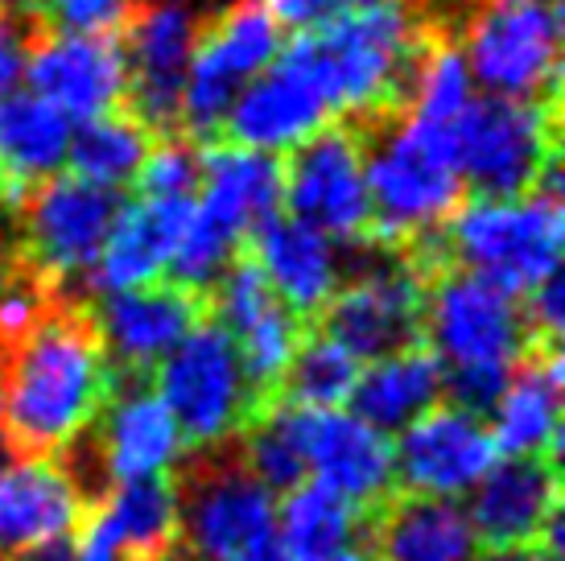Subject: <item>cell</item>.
Masks as SVG:
<instances>
[{"mask_svg": "<svg viewBox=\"0 0 565 561\" xmlns=\"http://www.w3.org/2000/svg\"><path fill=\"white\" fill-rule=\"evenodd\" d=\"M111 396V368L92 301L54 294L0 359V421L17 458H54L87 434Z\"/></svg>", "mask_w": 565, "mask_h": 561, "instance_id": "1", "label": "cell"}, {"mask_svg": "<svg viewBox=\"0 0 565 561\" xmlns=\"http://www.w3.org/2000/svg\"><path fill=\"white\" fill-rule=\"evenodd\" d=\"M339 125H347L360 149L363 187L372 203V227L363 235L367 244L405 252L462 207L467 190L455 173L446 133L408 116H339Z\"/></svg>", "mask_w": 565, "mask_h": 561, "instance_id": "2", "label": "cell"}, {"mask_svg": "<svg viewBox=\"0 0 565 561\" xmlns=\"http://www.w3.org/2000/svg\"><path fill=\"white\" fill-rule=\"evenodd\" d=\"M446 149L467 199H562V95L541 104L475 95L446 128Z\"/></svg>", "mask_w": 565, "mask_h": 561, "instance_id": "3", "label": "cell"}, {"mask_svg": "<svg viewBox=\"0 0 565 561\" xmlns=\"http://www.w3.org/2000/svg\"><path fill=\"white\" fill-rule=\"evenodd\" d=\"M178 553L186 561H285L277 499L239 463L236 442L178 463Z\"/></svg>", "mask_w": 565, "mask_h": 561, "instance_id": "4", "label": "cell"}, {"mask_svg": "<svg viewBox=\"0 0 565 561\" xmlns=\"http://www.w3.org/2000/svg\"><path fill=\"white\" fill-rule=\"evenodd\" d=\"M343 285L334 289L310 327L355 359H388L425 347V297L429 285L405 261L367 240L343 244Z\"/></svg>", "mask_w": 565, "mask_h": 561, "instance_id": "5", "label": "cell"}, {"mask_svg": "<svg viewBox=\"0 0 565 561\" xmlns=\"http://www.w3.org/2000/svg\"><path fill=\"white\" fill-rule=\"evenodd\" d=\"M458 54L495 99L541 104L562 95V0H475Z\"/></svg>", "mask_w": 565, "mask_h": 561, "instance_id": "6", "label": "cell"}, {"mask_svg": "<svg viewBox=\"0 0 565 561\" xmlns=\"http://www.w3.org/2000/svg\"><path fill=\"white\" fill-rule=\"evenodd\" d=\"M562 232V199L553 194H529L512 203L462 199V207L441 223V244L455 268L495 280L524 301L536 285L557 277Z\"/></svg>", "mask_w": 565, "mask_h": 561, "instance_id": "7", "label": "cell"}, {"mask_svg": "<svg viewBox=\"0 0 565 561\" xmlns=\"http://www.w3.org/2000/svg\"><path fill=\"white\" fill-rule=\"evenodd\" d=\"M149 389L190 451L236 442L239 430L265 409L244 375L236 343L211 314L149 372Z\"/></svg>", "mask_w": 565, "mask_h": 561, "instance_id": "8", "label": "cell"}, {"mask_svg": "<svg viewBox=\"0 0 565 561\" xmlns=\"http://www.w3.org/2000/svg\"><path fill=\"white\" fill-rule=\"evenodd\" d=\"M425 347L441 372H516L520 359L536 347L524 301L500 289L495 280L446 268L429 280L425 297Z\"/></svg>", "mask_w": 565, "mask_h": 561, "instance_id": "9", "label": "cell"}, {"mask_svg": "<svg viewBox=\"0 0 565 561\" xmlns=\"http://www.w3.org/2000/svg\"><path fill=\"white\" fill-rule=\"evenodd\" d=\"M281 46V25L273 21L265 4L232 0L220 13L206 17L199 42H194V54H190L178 137L199 145V149L215 145L236 95L260 71H268Z\"/></svg>", "mask_w": 565, "mask_h": 561, "instance_id": "10", "label": "cell"}, {"mask_svg": "<svg viewBox=\"0 0 565 561\" xmlns=\"http://www.w3.org/2000/svg\"><path fill=\"white\" fill-rule=\"evenodd\" d=\"M125 203L128 199L120 190L92 187L75 173H54L50 182L25 194L17 215L25 265L58 294L83 297V280L99 261Z\"/></svg>", "mask_w": 565, "mask_h": 561, "instance_id": "11", "label": "cell"}, {"mask_svg": "<svg viewBox=\"0 0 565 561\" xmlns=\"http://www.w3.org/2000/svg\"><path fill=\"white\" fill-rule=\"evenodd\" d=\"M206 13L178 0H145L120 33L125 50V112L141 120L158 140L178 137L182 120V87H186L190 54L199 42Z\"/></svg>", "mask_w": 565, "mask_h": 561, "instance_id": "12", "label": "cell"}, {"mask_svg": "<svg viewBox=\"0 0 565 561\" xmlns=\"http://www.w3.org/2000/svg\"><path fill=\"white\" fill-rule=\"evenodd\" d=\"M330 116L334 108L327 99V87H322L315 63L306 59L301 42L294 38L268 63V71H260L236 95L220 140L252 149V154L298 149L301 140H310L330 125Z\"/></svg>", "mask_w": 565, "mask_h": 561, "instance_id": "13", "label": "cell"}, {"mask_svg": "<svg viewBox=\"0 0 565 561\" xmlns=\"http://www.w3.org/2000/svg\"><path fill=\"white\" fill-rule=\"evenodd\" d=\"M281 203L334 244H355L372 227L363 166L347 125H327L281 161Z\"/></svg>", "mask_w": 565, "mask_h": 561, "instance_id": "14", "label": "cell"}, {"mask_svg": "<svg viewBox=\"0 0 565 561\" xmlns=\"http://www.w3.org/2000/svg\"><path fill=\"white\" fill-rule=\"evenodd\" d=\"M206 301H211V318L236 343L239 363H244V375H248L256 401L268 405L310 322L294 318L277 301V294L268 289L265 273L248 256V248L232 261V268L223 273Z\"/></svg>", "mask_w": 565, "mask_h": 561, "instance_id": "15", "label": "cell"}, {"mask_svg": "<svg viewBox=\"0 0 565 561\" xmlns=\"http://www.w3.org/2000/svg\"><path fill=\"white\" fill-rule=\"evenodd\" d=\"M206 314H211V301L173 280L104 294V301L92 306V318L108 356L111 380H149V372Z\"/></svg>", "mask_w": 565, "mask_h": 561, "instance_id": "16", "label": "cell"}, {"mask_svg": "<svg viewBox=\"0 0 565 561\" xmlns=\"http://www.w3.org/2000/svg\"><path fill=\"white\" fill-rule=\"evenodd\" d=\"M495 458L500 454L483 417L438 405L413 421L393 446L396 487H405V496L458 504V496L475 491V484L495 467Z\"/></svg>", "mask_w": 565, "mask_h": 561, "instance_id": "17", "label": "cell"}, {"mask_svg": "<svg viewBox=\"0 0 565 561\" xmlns=\"http://www.w3.org/2000/svg\"><path fill=\"white\" fill-rule=\"evenodd\" d=\"M38 99L58 108L71 120H99L111 112H125V50L120 38H63L38 33L25 59Z\"/></svg>", "mask_w": 565, "mask_h": 561, "instance_id": "18", "label": "cell"}, {"mask_svg": "<svg viewBox=\"0 0 565 561\" xmlns=\"http://www.w3.org/2000/svg\"><path fill=\"white\" fill-rule=\"evenodd\" d=\"M87 434L99 451L111 487L137 484V479H166L186 454V442L166 405L153 396L149 380H111L108 405L99 409Z\"/></svg>", "mask_w": 565, "mask_h": 561, "instance_id": "19", "label": "cell"}, {"mask_svg": "<svg viewBox=\"0 0 565 561\" xmlns=\"http://www.w3.org/2000/svg\"><path fill=\"white\" fill-rule=\"evenodd\" d=\"M301 446H306V470L315 475V484L330 487L360 512L372 516L384 499L396 496L393 442L343 409H327V413L301 409Z\"/></svg>", "mask_w": 565, "mask_h": 561, "instance_id": "20", "label": "cell"}, {"mask_svg": "<svg viewBox=\"0 0 565 561\" xmlns=\"http://www.w3.org/2000/svg\"><path fill=\"white\" fill-rule=\"evenodd\" d=\"M248 256L294 318H318L343 285V244L294 215H273L248 235Z\"/></svg>", "mask_w": 565, "mask_h": 561, "instance_id": "21", "label": "cell"}, {"mask_svg": "<svg viewBox=\"0 0 565 561\" xmlns=\"http://www.w3.org/2000/svg\"><path fill=\"white\" fill-rule=\"evenodd\" d=\"M557 467L553 458H495V467L471 491L467 520L487 549L533 546L557 520Z\"/></svg>", "mask_w": 565, "mask_h": 561, "instance_id": "22", "label": "cell"}, {"mask_svg": "<svg viewBox=\"0 0 565 561\" xmlns=\"http://www.w3.org/2000/svg\"><path fill=\"white\" fill-rule=\"evenodd\" d=\"M199 157H203V182H199L203 203H194V215L211 232L244 248L260 223L281 215V157L252 154L227 140L199 149Z\"/></svg>", "mask_w": 565, "mask_h": 561, "instance_id": "23", "label": "cell"}, {"mask_svg": "<svg viewBox=\"0 0 565 561\" xmlns=\"http://www.w3.org/2000/svg\"><path fill=\"white\" fill-rule=\"evenodd\" d=\"M92 512L58 458H17L0 470V558L66 541Z\"/></svg>", "mask_w": 565, "mask_h": 561, "instance_id": "24", "label": "cell"}, {"mask_svg": "<svg viewBox=\"0 0 565 561\" xmlns=\"http://www.w3.org/2000/svg\"><path fill=\"white\" fill-rule=\"evenodd\" d=\"M190 215H194V199H128L99 261L83 280V297L87 289L125 294V289L153 285L170 268Z\"/></svg>", "mask_w": 565, "mask_h": 561, "instance_id": "25", "label": "cell"}, {"mask_svg": "<svg viewBox=\"0 0 565 561\" xmlns=\"http://www.w3.org/2000/svg\"><path fill=\"white\" fill-rule=\"evenodd\" d=\"M487 434L500 458H557L562 442V343H536L520 359Z\"/></svg>", "mask_w": 565, "mask_h": 561, "instance_id": "26", "label": "cell"}, {"mask_svg": "<svg viewBox=\"0 0 565 561\" xmlns=\"http://www.w3.org/2000/svg\"><path fill=\"white\" fill-rule=\"evenodd\" d=\"M367 553L376 561H475V529L462 504L393 496L367 516Z\"/></svg>", "mask_w": 565, "mask_h": 561, "instance_id": "27", "label": "cell"}, {"mask_svg": "<svg viewBox=\"0 0 565 561\" xmlns=\"http://www.w3.org/2000/svg\"><path fill=\"white\" fill-rule=\"evenodd\" d=\"M446 401L441 389V363L429 347H413L401 356L376 359L360 368V380L351 389V417H360L376 434H405L417 417Z\"/></svg>", "mask_w": 565, "mask_h": 561, "instance_id": "28", "label": "cell"}, {"mask_svg": "<svg viewBox=\"0 0 565 561\" xmlns=\"http://www.w3.org/2000/svg\"><path fill=\"white\" fill-rule=\"evenodd\" d=\"M71 154V120L38 95H0V187L25 203V194L50 182Z\"/></svg>", "mask_w": 565, "mask_h": 561, "instance_id": "29", "label": "cell"}, {"mask_svg": "<svg viewBox=\"0 0 565 561\" xmlns=\"http://www.w3.org/2000/svg\"><path fill=\"white\" fill-rule=\"evenodd\" d=\"M277 532H281L285 561H334L363 549L367 512L334 496L330 487L306 479L277 508Z\"/></svg>", "mask_w": 565, "mask_h": 561, "instance_id": "30", "label": "cell"}, {"mask_svg": "<svg viewBox=\"0 0 565 561\" xmlns=\"http://www.w3.org/2000/svg\"><path fill=\"white\" fill-rule=\"evenodd\" d=\"M158 137L132 120L128 112H111V116H99V120H87L79 125V133H71V173L92 182V187L104 190H120L132 187L137 173H141L145 157L153 154Z\"/></svg>", "mask_w": 565, "mask_h": 561, "instance_id": "31", "label": "cell"}, {"mask_svg": "<svg viewBox=\"0 0 565 561\" xmlns=\"http://www.w3.org/2000/svg\"><path fill=\"white\" fill-rule=\"evenodd\" d=\"M360 380V363L347 356L339 343H330L327 335L306 327L298 351L285 368L281 384L273 392L277 405L310 409V413H327V409H343L351 401V389Z\"/></svg>", "mask_w": 565, "mask_h": 561, "instance_id": "32", "label": "cell"}, {"mask_svg": "<svg viewBox=\"0 0 565 561\" xmlns=\"http://www.w3.org/2000/svg\"><path fill=\"white\" fill-rule=\"evenodd\" d=\"M471 99H475V83L467 63H462V54H458V42H441V46H434V54L422 66V83H417V95H413L408 120L446 133L467 112Z\"/></svg>", "mask_w": 565, "mask_h": 561, "instance_id": "33", "label": "cell"}, {"mask_svg": "<svg viewBox=\"0 0 565 561\" xmlns=\"http://www.w3.org/2000/svg\"><path fill=\"white\" fill-rule=\"evenodd\" d=\"M199 182H203L199 145L170 137L153 145V154L145 157V166L132 187H137V199H194Z\"/></svg>", "mask_w": 565, "mask_h": 561, "instance_id": "34", "label": "cell"}, {"mask_svg": "<svg viewBox=\"0 0 565 561\" xmlns=\"http://www.w3.org/2000/svg\"><path fill=\"white\" fill-rule=\"evenodd\" d=\"M137 0H46L42 30L63 38H120Z\"/></svg>", "mask_w": 565, "mask_h": 561, "instance_id": "35", "label": "cell"}, {"mask_svg": "<svg viewBox=\"0 0 565 561\" xmlns=\"http://www.w3.org/2000/svg\"><path fill=\"white\" fill-rule=\"evenodd\" d=\"M372 4H380V0H268V13L281 30L289 25L298 33H310L322 30V25H334L351 13H363Z\"/></svg>", "mask_w": 565, "mask_h": 561, "instance_id": "36", "label": "cell"}, {"mask_svg": "<svg viewBox=\"0 0 565 561\" xmlns=\"http://www.w3.org/2000/svg\"><path fill=\"white\" fill-rule=\"evenodd\" d=\"M38 33L42 30H33V25L0 21V95L13 92V83L25 75V59H30V46Z\"/></svg>", "mask_w": 565, "mask_h": 561, "instance_id": "37", "label": "cell"}, {"mask_svg": "<svg viewBox=\"0 0 565 561\" xmlns=\"http://www.w3.org/2000/svg\"><path fill=\"white\" fill-rule=\"evenodd\" d=\"M475 561H562V553H553V549H545L541 541H533V546H500V549H487V553H479Z\"/></svg>", "mask_w": 565, "mask_h": 561, "instance_id": "38", "label": "cell"}, {"mask_svg": "<svg viewBox=\"0 0 565 561\" xmlns=\"http://www.w3.org/2000/svg\"><path fill=\"white\" fill-rule=\"evenodd\" d=\"M42 9H46V0H0V21L42 30Z\"/></svg>", "mask_w": 565, "mask_h": 561, "instance_id": "39", "label": "cell"}, {"mask_svg": "<svg viewBox=\"0 0 565 561\" xmlns=\"http://www.w3.org/2000/svg\"><path fill=\"white\" fill-rule=\"evenodd\" d=\"M13 561H79V549L66 537V541H50V546L25 549V553H17Z\"/></svg>", "mask_w": 565, "mask_h": 561, "instance_id": "40", "label": "cell"}, {"mask_svg": "<svg viewBox=\"0 0 565 561\" xmlns=\"http://www.w3.org/2000/svg\"><path fill=\"white\" fill-rule=\"evenodd\" d=\"M137 4H145V0H137ZM178 4H190V9H199V13H220L223 4H232V0H178Z\"/></svg>", "mask_w": 565, "mask_h": 561, "instance_id": "41", "label": "cell"}, {"mask_svg": "<svg viewBox=\"0 0 565 561\" xmlns=\"http://www.w3.org/2000/svg\"><path fill=\"white\" fill-rule=\"evenodd\" d=\"M334 561H376L367 549H355V553H343V558H334Z\"/></svg>", "mask_w": 565, "mask_h": 561, "instance_id": "42", "label": "cell"}, {"mask_svg": "<svg viewBox=\"0 0 565 561\" xmlns=\"http://www.w3.org/2000/svg\"><path fill=\"white\" fill-rule=\"evenodd\" d=\"M166 561H186V558H182V553H178V549H173V553H170V558H166Z\"/></svg>", "mask_w": 565, "mask_h": 561, "instance_id": "43", "label": "cell"}, {"mask_svg": "<svg viewBox=\"0 0 565 561\" xmlns=\"http://www.w3.org/2000/svg\"><path fill=\"white\" fill-rule=\"evenodd\" d=\"M0 561H4V558H0Z\"/></svg>", "mask_w": 565, "mask_h": 561, "instance_id": "44", "label": "cell"}]
</instances>
